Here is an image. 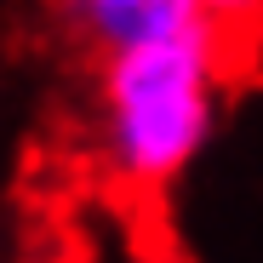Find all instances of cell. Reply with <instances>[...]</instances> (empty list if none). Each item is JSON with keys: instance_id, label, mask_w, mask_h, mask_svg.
Wrapping results in <instances>:
<instances>
[{"instance_id": "cell-2", "label": "cell", "mask_w": 263, "mask_h": 263, "mask_svg": "<svg viewBox=\"0 0 263 263\" xmlns=\"http://www.w3.org/2000/svg\"><path fill=\"white\" fill-rule=\"evenodd\" d=\"M52 17L80 52L109 58V52H132L149 40L200 29L206 6L200 0H52Z\"/></svg>"}, {"instance_id": "cell-3", "label": "cell", "mask_w": 263, "mask_h": 263, "mask_svg": "<svg viewBox=\"0 0 263 263\" xmlns=\"http://www.w3.org/2000/svg\"><path fill=\"white\" fill-rule=\"evenodd\" d=\"M206 23L240 52V63H252V52L263 46V0H200Z\"/></svg>"}, {"instance_id": "cell-1", "label": "cell", "mask_w": 263, "mask_h": 263, "mask_svg": "<svg viewBox=\"0 0 263 263\" xmlns=\"http://www.w3.org/2000/svg\"><path fill=\"white\" fill-rule=\"evenodd\" d=\"M240 52L212 23L98 58V155L132 195H166L212 143Z\"/></svg>"}]
</instances>
